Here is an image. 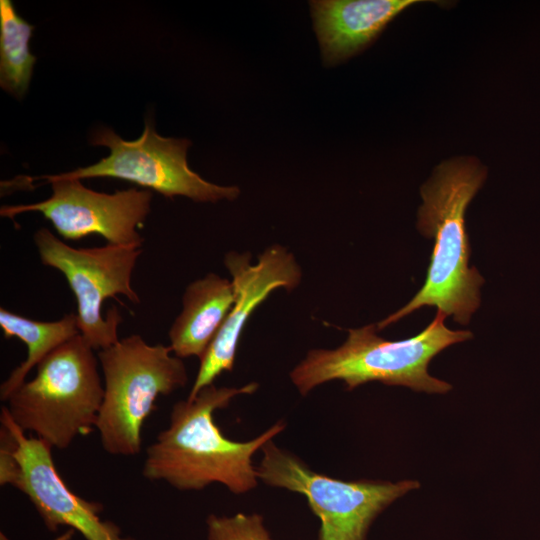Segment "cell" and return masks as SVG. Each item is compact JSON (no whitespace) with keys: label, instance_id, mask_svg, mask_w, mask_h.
<instances>
[{"label":"cell","instance_id":"cell-9","mask_svg":"<svg viewBox=\"0 0 540 540\" xmlns=\"http://www.w3.org/2000/svg\"><path fill=\"white\" fill-rule=\"evenodd\" d=\"M44 179L52 185V195L44 201L22 205H4L2 217L13 219L24 212H39L65 240H79L99 234L108 244L141 247L143 237L137 231L150 212L152 192L129 188L112 194L96 192L77 179Z\"/></svg>","mask_w":540,"mask_h":540},{"label":"cell","instance_id":"cell-13","mask_svg":"<svg viewBox=\"0 0 540 540\" xmlns=\"http://www.w3.org/2000/svg\"><path fill=\"white\" fill-rule=\"evenodd\" d=\"M183 309L168 332L170 348L179 358L205 355L234 301L232 281L209 273L190 283L183 295Z\"/></svg>","mask_w":540,"mask_h":540},{"label":"cell","instance_id":"cell-4","mask_svg":"<svg viewBox=\"0 0 540 540\" xmlns=\"http://www.w3.org/2000/svg\"><path fill=\"white\" fill-rule=\"evenodd\" d=\"M94 351L78 334L47 355L7 400L15 424L57 449L96 428L104 386Z\"/></svg>","mask_w":540,"mask_h":540},{"label":"cell","instance_id":"cell-11","mask_svg":"<svg viewBox=\"0 0 540 540\" xmlns=\"http://www.w3.org/2000/svg\"><path fill=\"white\" fill-rule=\"evenodd\" d=\"M224 263L232 276L234 304L205 355L187 397L193 400L205 387L212 385L224 371L233 369L242 330L252 312L277 288L288 290L301 280V270L293 255L280 245L267 248L250 264L248 253L229 252Z\"/></svg>","mask_w":540,"mask_h":540},{"label":"cell","instance_id":"cell-3","mask_svg":"<svg viewBox=\"0 0 540 540\" xmlns=\"http://www.w3.org/2000/svg\"><path fill=\"white\" fill-rule=\"evenodd\" d=\"M445 315L437 311L419 334L404 340H386L376 334L377 325L349 329L338 348L313 349L290 373L302 395L331 380H342L347 390L378 381L427 393H447L452 386L428 373L429 362L447 347L472 338L471 331L451 330Z\"/></svg>","mask_w":540,"mask_h":540},{"label":"cell","instance_id":"cell-10","mask_svg":"<svg viewBox=\"0 0 540 540\" xmlns=\"http://www.w3.org/2000/svg\"><path fill=\"white\" fill-rule=\"evenodd\" d=\"M0 421L12 432L19 475L13 485L24 493L50 531L66 526L85 540H136L123 536L112 521L103 520L101 503L86 500L66 485L56 469L52 447L37 437H27L10 417L6 406L1 408Z\"/></svg>","mask_w":540,"mask_h":540},{"label":"cell","instance_id":"cell-17","mask_svg":"<svg viewBox=\"0 0 540 540\" xmlns=\"http://www.w3.org/2000/svg\"><path fill=\"white\" fill-rule=\"evenodd\" d=\"M73 530L69 529L68 531H66L65 533H63L62 535H60L58 538H56L55 540H70L72 535H73Z\"/></svg>","mask_w":540,"mask_h":540},{"label":"cell","instance_id":"cell-12","mask_svg":"<svg viewBox=\"0 0 540 540\" xmlns=\"http://www.w3.org/2000/svg\"><path fill=\"white\" fill-rule=\"evenodd\" d=\"M417 0H317L311 15L326 66L347 60L369 46L402 11Z\"/></svg>","mask_w":540,"mask_h":540},{"label":"cell","instance_id":"cell-7","mask_svg":"<svg viewBox=\"0 0 540 540\" xmlns=\"http://www.w3.org/2000/svg\"><path fill=\"white\" fill-rule=\"evenodd\" d=\"M33 239L42 264L60 271L67 280L76 299L77 323L84 341L97 351L118 342L122 317L115 307L104 317L102 304L117 295L140 303L131 280L141 247L107 243L101 247L74 248L47 228L38 229Z\"/></svg>","mask_w":540,"mask_h":540},{"label":"cell","instance_id":"cell-18","mask_svg":"<svg viewBox=\"0 0 540 540\" xmlns=\"http://www.w3.org/2000/svg\"><path fill=\"white\" fill-rule=\"evenodd\" d=\"M1 540H9L6 535H4L3 533H1Z\"/></svg>","mask_w":540,"mask_h":540},{"label":"cell","instance_id":"cell-5","mask_svg":"<svg viewBox=\"0 0 540 540\" xmlns=\"http://www.w3.org/2000/svg\"><path fill=\"white\" fill-rule=\"evenodd\" d=\"M171 353L170 346L150 345L138 334L98 351L104 397L95 429L107 453L137 455L143 424L158 397L186 385L185 365Z\"/></svg>","mask_w":540,"mask_h":540},{"label":"cell","instance_id":"cell-1","mask_svg":"<svg viewBox=\"0 0 540 540\" xmlns=\"http://www.w3.org/2000/svg\"><path fill=\"white\" fill-rule=\"evenodd\" d=\"M258 384L240 388H203L193 400L176 402L169 425L146 449L142 475L181 490H201L221 483L234 494H244L258 484L252 457L266 442L281 433L286 424L278 421L258 437L234 441L222 433L214 412L225 408L240 394H252Z\"/></svg>","mask_w":540,"mask_h":540},{"label":"cell","instance_id":"cell-15","mask_svg":"<svg viewBox=\"0 0 540 540\" xmlns=\"http://www.w3.org/2000/svg\"><path fill=\"white\" fill-rule=\"evenodd\" d=\"M34 29L18 15L12 1H0V86L17 99L26 94L36 63L29 48Z\"/></svg>","mask_w":540,"mask_h":540},{"label":"cell","instance_id":"cell-14","mask_svg":"<svg viewBox=\"0 0 540 540\" xmlns=\"http://www.w3.org/2000/svg\"><path fill=\"white\" fill-rule=\"evenodd\" d=\"M0 327L6 339L17 337L27 347L26 359L2 382L0 399L7 401L28 373L63 343L80 334L74 313L56 321H37L0 308Z\"/></svg>","mask_w":540,"mask_h":540},{"label":"cell","instance_id":"cell-2","mask_svg":"<svg viewBox=\"0 0 540 540\" xmlns=\"http://www.w3.org/2000/svg\"><path fill=\"white\" fill-rule=\"evenodd\" d=\"M486 169L471 157H458L438 165L421 187L422 205L417 227L432 238L433 251L424 285L401 309L377 324L397 322L424 306H435L447 318L466 325L480 305L483 277L469 266L470 246L465 212L486 178Z\"/></svg>","mask_w":540,"mask_h":540},{"label":"cell","instance_id":"cell-8","mask_svg":"<svg viewBox=\"0 0 540 540\" xmlns=\"http://www.w3.org/2000/svg\"><path fill=\"white\" fill-rule=\"evenodd\" d=\"M90 143L105 146L110 153L95 164L70 172L48 175L53 179L116 178L155 190L167 198L185 196L197 202L234 200L236 186H219L201 178L187 163L188 139L162 137L146 120L142 135L123 140L110 128L96 131Z\"/></svg>","mask_w":540,"mask_h":540},{"label":"cell","instance_id":"cell-6","mask_svg":"<svg viewBox=\"0 0 540 540\" xmlns=\"http://www.w3.org/2000/svg\"><path fill=\"white\" fill-rule=\"evenodd\" d=\"M263 457L256 473L272 487L284 488L306 497L320 519L317 540H365L375 517L419 483L414 480L344 481L317 473L273 439L261 448Z\"/></svg>","mask_w":540,"mask_h":540},{"label":"cell","instance_id":"cell-16","mask_svg":"<svg viewBox=\"0 0 540 540\" xmlns=\"http://www.w3.org/2000/svg\"><path fill=\"white\" fill-rule=\"evenodd\" d=\"M207 540H272L258 514L233 516L211 514L207 518Z\"/></svg>","mask_w":540,"mask_h":540}]
</instances>
